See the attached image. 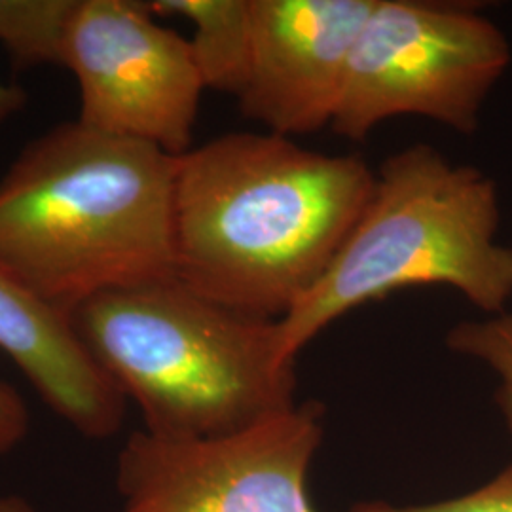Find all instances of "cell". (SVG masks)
Masks as SVG:
<instances>
[{"label": "cell", "mask_w": 512, "mask_h": 512, "mask_svg": "<svg viewBox=\"0 0 512 512\" xmlns=\"http://www.w3.org/2000/svg\"><path fill=\"white\" fill-rule=\"evenodd\" d=\"M374 177L361 156L270 131L190 148L177 169V279L224 308L281 321L329 270Z\"/></svg>", "instance_id": "6da1fadb"}, {"label": "cell", "mask_w": 512, "mask_h": 512, "mask_svg": "<svg viewBox=\"0 0 512 512\" xmlns=\"http://www.w3.org/2000/svg\"><path fill=\"white\" fill-rule=\"evenodd\" d=\"M179 156L78 122L42 133L0 181V266L59 311L177 279Z\"/></svg>", "instance_id": "7a4b0ae2"}, {"label": "cell", "mask_w": 512, "mask_h": 512, "mask_svg": "<svg viewBox=\"0 0 512 512\" xmlns=\"http://www.w3.org/2000/svg\"><path fill=\"white\" fill-rule=\"evenodd\" d=\"M71 319L154 437H222L298 404L277 321L224 308L179 279L97 294Z\"/></svg>", "instance_id": "3957f363"}, {"label": "cell", "mask_w": 512, "mask_h": 512, "mask_svg": "<svg viewBox=\"0 0 512 512\" xmlns=\"http://www.w3.org/2000/svg\"><path fill=\"white\" fill-rule=\"evenodd\" d=\"M499 220L497 186L478 167L427 143L391 154L329 270L277 321L285 355L296 361L349 311L410 287H450L478 310L505 313L512 247L497 241Z\"/></svg>", "instance_id": "277c9868"}, {"label": "cell", "mask_w": 512, "mask_h": 512, "mask_svg": "<svg viewBox=\"0 0 512 512\" xmlns=\"http://www.w3.org/2000/svg\"><path fill=\"white\" fill-rule=\"evenodd\" d=\"M509 63V40L471 4L376 0L330 129L363 141L391 118L420 116L471 135Z\"/></svg>", "instance_id": "5b68a950"}, {"label": "cell", "mask_w": 512, "mask_h": 512, "mask_svg": "<svg viewBox=\"0 0 512 512\" xmlns=\"http://www.w3.org/2000/svg\"><path fill=\"white\" fill-rule=\"evenodd\" d=\"M323 437L313 401L211 439L135 431L116 459L118 512H317L308 482Z\"/></svg>", "instance_id": "8992f818"}, {"label": "cell", "mask_w": 512, "mask_h": 512, "mask_svg": "<svg viewBox=\"0 0 512 512\" xmlns=\"http://www.w3.org/2000/svg\"><path fill=\"white\" fill-rule=\"evenodd\" d=\"M63 67L78 82L84 128L171 156L194 147L202 76L188 38L160 25L148 2L76 0Z\"/></svg>", "instance_id": "52a82bcc"}, {"label": "cell", "mask_w": 512, "mask_h": 512, "mask_svg": "<svg viewBox=\"0 0 512 512\" xmlns=\"http://www.w3.org/2000/svg\"><path fill=\"white\" fill-rule=\"evenodd\" d=\"M376 0H253L247 120L283 137L330 128Z\"/></svg>", "instance_id": "ba28073f"}, {"label": "cell", "mask_w": 512, "mask_h": 512, "mask_svg": "<svg viewBox=\"0 0 512 512\" xmlns=\"http://www.w3.org/2000/svg\"><path fill=\"white\" fill-rule=\"evenodd\" d=\"M0 349L78 435L107 440L120 433L128 399L95 365L71 315L40 300L2 266Z\"/></svg>", "instance_id": "9c48e42d"}, {"label": "cell", "mask_w": 512, "mask_h": 512, "mask_svg": "<svg viewBox=\"0 0 512 512\" xmlns=\"http://www.w3.org/2000/svg\"><path fill=\"white\" fill-rule=\"evenodd\" d=\"M154 16L190 21L188 38L205 90L243 92L253 48V0H152Z\"/></svg>", "instance_id": "30bf717a"}, {"label": "cell", "mask_w": 512, "mask_h": 512, "mask_svg": "<svg viewBox=\"0 0 512 512\" xmlns=\"http://www.w3.org/2000/svg\"><path fill=\"white\" fill-rule=\"evenodd\" d=\"M76 0H0V44L18 67L61 65Z\"/></svg>", "instance_id": "8fae6325"}, {"label": "cell", "mask_w": 512, "mask_h": 512, "mask_svg": "<svg viewBox=\"0 0 512 512\" xmlns=\"http://www.w3.org/2000/svg\"><path fill=\"white\" fill-rule=\"evenodd\" d=\"M446 346L494 372L495 403L512 437V313L461 321L448 332Z\"/></svg>", "instance_id": "7c38bea8"}, {"label": "cell", "mask_w": 512, "mask_h": 512, "mask_svg": "<svg viewBox=\"0 0 512 512\" xmlns=\"http://www.w3.org/2000/svg\"><path fill=\"white\" fill-rule=\"evenodd\" d=\"M351 512H512V463L467 494L425 505H391L385 501L365 503Z\"/></svg>", "instance_id": "4fadbf2b"}, {"label": "cell", "mask_w": 512, "mask_h": 512, "mask_svg": "<svg viewBox=\"0 0 512 512\" xmlns=\"http://www.w3.org/2000/svg\"><path fill=\"white\" fill-rule=\"evenodd\" d=\"M31 429V414L18 389L0 380V458L12 454L25 442Z\"/></svg>", "instance_id": "5bb4252c"}, {"label": "cell", "mask_w": 512, "mask_h": 512, "mask_svg": "<svg viewBox=\"0 0 512 512\" xmlns=\"http://www.w3.org/2000/svg\"><path fill=\"white\" fill-rule=\"evenodd\" d=\"M27 105V93L16 84L0 80V126L14 118Z\"/></svg>", "instance_id": "9a60e30c"}, {"label": "cell", "mask_w": 512, "mask_h": 512, "mask_svg": "<svg viewBox=\"0 0 512 512\" xmlns=\"http://www.w3.org/2000/svg\"><path fill=\"white\" fill-rule=\"evenodd\" d=\"M0 512H38L37 507L16 494L0 495Z\"/></svg>", "instance_id": "2e32d148"}]
</instances>
